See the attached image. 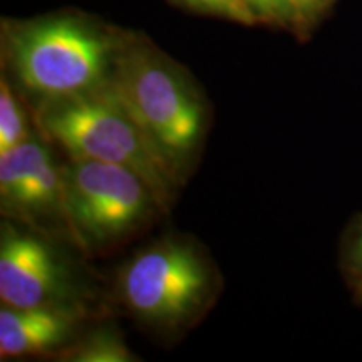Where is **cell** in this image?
<instances>
[{"mask_svg":"<svg viewBox=\"0 0 362 362\" xmlns=\"http://www.w3.org/2000/svg\"><path fill=\"white\" fill-rule=\"evenodd\" d=\"M37 121L71 158L126 166L146 181L158 206H168L180 180L158 156L111 79L76 96L44 101Z\"/></svg>","mask_w":362,"mask_h":362,"instance_id":"1","label":"cell"},{"mask_svg":"<svg viewBox=\"0 0 362 362\" xmlns=\"http://www.w3.org/2000/svg\"><path fill=\"white\" fill-rule=\"evenodd\" d=\"M111 84L158 156L181 181L205 133L206 110L178 66L146 49L116 57Z\"/></svg>","mask_w":362,"mask_h":362,"instance_id":"2","label":"cell"},{"mask_svg":"<svg viewBox=\"0 0 362 362\" xmlns=\"http://www.w3.org/2000/svg\"><path fill=\"white\" fill-rule=\"evenodd\" d=\"M17 78L44 101L76 96L106 83L115 45L101 30L74 17L22 25L11 39Z\"/></svg>","mask_w":362,"mask_h":362,"instance_id":"3","label":"cell"},{"mask_svg":"<svg viewBox=\"0 0 362 362\" xmlns=\"http://www.w3.org/2000/svg\"><path fill=\"white\" fill-rule=\"evenodd\" d=\"M153 205L155 193L126 166L71 158L62 168V216L86 247L133 232Z\"/></svg>","mask_w":362,"mask_h":362,"instance_id":"4","label":"cell"},{"mask_svg":"<svg viewBox=\"0 0 362 362\" xmlns=\"http://www.w3.org/2000/svg\"><path fill=\"white\" fill-rule=\"evenodd\" d=\"M210 265L197 248L163 240L138 252L119 275V293L133 314L158 327H178L211 292Z\"/></svg>","mask_w":362,"mask_h":362,"instance_id":"5","label":"cell"},{"mask_svg":"<svg viewBox=\"0 0 362 362\" xmlns=\"http://www.w3.org/2000/svg\"><path fill=\"white\" fill-rule=\"evenodd\" d=\"M67 274L47 243L4 226L0 242V300L8 307L57 304L66 292Z\"/></svg>","mask_w":362,"mask_h":362,"instance_id":"6","label":"cell"},{"mask_svg":"<svg viewBox=\"0 0 362 362\" xmlns=\"http://www.w3.org/2000/svg\"><path fill=\"white\" fill-rule=\"evenodd\" d=\"M2 206L22 216L62 214V168L51 149L30 136L0 151Z\"/></svg>","mask_w":362,"mask_h":362,"instance_id":"7","label":"cell"},{"mask_svg":"<svg viewBox=\"0 0 362 362\" xmlns=\"http://www.w3.org/2000/svg\"><path fill=\"white\" fill-rule=\"evenodd\" d=\"M76 315L57 304L0 309V357L39 356L51 352L71 336Z\"/></svg>","mask_w":362,"mask_h":362,"instance_id":"8","label":"cell"},{"mask_svg":"<svg viewBox=\"0 0 362 362\" xmlns=\"http://www.w3.org/2000/svg\"><path fill=\"white\" fill-rule=\"evenodd\" d=\"M64 359L76 362H129L136 361L128 346L115 330L101 329L66 352Z\"/></svg>","mask_w":362,"mask_h":362,"instance_id":"9","label":"cell"},{"mask_svg":"<svg viewBox=\"0 0 362 362\" xmlns=\"http://www.w3.org/2000/svg\"><path fill=\"white\" fill-rule=\"evenodd\" d=\"M25 116L6 78L0 81V151L29 139Z\"/></svg>","mask_w":362,"mask_h":362,"instance_id":"10","label":"cell"},{"mask_svg":"<svg viewBox=\"0 0 362 362\" xmlns=\"http://www.w3.org/2000/svg\"><path fill=\"white\" fill-rule=\"evenodd\" d=\"M188 2L240 22H252L257 17L248 0H188Z\"/></svg>","mask_w":362,"mask_h":362,"instance_id":"11","label":"cell"},{"mask_svg":"<svg viewBox=\"0 0 362 362\" xmlns=\"http://www.w3.org/2000/svg\"><path fill=\"white\" fill-rule=\"evenodd\" d=\"M253 12L267 17H277L288 11V0H248Z\"/></svg>","mask_w":362,"mask_h":362,"instance_id":"12","label":"cell"},{"mask_svg":"<svg viewBox=\"0 0 362 362\" xmlns=\"http://www.w3.org/2000/svg\"><path fill=\"white\" fill-rule=\"evenodd\" d=\"M325 0H288V11L297 17L298 21H304L307 17L315 13Z\"/></svg>","mask_w":362,"mask_h":362,"instance_id":"13","label":"cell"},{"mask_svg":"<svg viewBox=\"0 0 362 362\" xmlns=\"http://www.w3.org/2000/svg\"><path fill=\"white\" fill-rule=\"evenodd\" d=\"M351 262L354 265V269L357 270V274L362 277V223L357 228V232L354 235V242H352L351 247Z\"/></svg>","mask_w":362,"mask_h":362,"instance_id":"14","label":"cell"}]
</instances>
